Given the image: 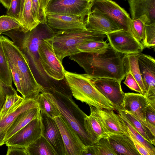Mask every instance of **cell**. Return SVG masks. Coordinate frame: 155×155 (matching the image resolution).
Masks as SVG:
<instances>
[{
	"label": "cell",
	"instance_id": "1",
	"mask_svg": "<svg viewBox=\"0 0 155 155\" xmlns=\"http://www.w3.org/2000/svg\"><path fill=\"white\" fill-rule=\"evenodd\" d=\"M122 54L109 44L104 53L81 52L69 56V58L77 62L92 78H110L121 84L127 72L123 63Z\"/></svg>",
	"mask_w": 155,
	"mask_h": 155
},
{
	"label": "cell",
	"instance_id": "2",
	"mask_svg": "<svg viewBox=\"0 0 155 155\" xmlns=\"http://www.w3.org/2000/svg\"><path fill=\"white\" fill-rule=\"evenodd\" d=\"M54 32L46 24L40 23L30 31L21 27L2 34L9 37L14 45L25 56L33 74L35 71H36L42 79L48 81V76L39 61L38 47L41 40L51 36Z\"/></svg>",
	"mask_w": 155,
	"mask_h": 155
},
{
	"label": "cell",
	"instance_id": "3",
	"mask_svg": "<svg viewBox=\"0 0 155 155\" xmlns=\"http://www.w3.org/2000/svg\"><path fill=\"white\" fill-rule=\"evenodd\" d=\"M0 42L7 61L15 66L20 75L22 97L24 99H36L45 89L36 80L27 58L7 37L1 35Z\"/></svg>",
	"mask_w": 155,
	"mask_h": 155
},
{
	"label": "cell",
	"instance_id": "4",
	"mask_svg": "<svg viewBox=\"0 0 155 155\" xmlns=\"http://www.w3.org/2000/svg\"><path fill=\"white\" fill-rule=\"evenodd\" d=\"M59 112L60 116L78 134L86 146L93 145L84 127V120L87 116L68 95L58 91L43 92Z\"/></svg>",
	"mask_w": 155,
	"mask_h": 155
},
{
	"label": "cell",
	"instance_id": "5",
	"mask_svg": "<svg viewBox=\"0 0 155 155\" xmlns=\"http://www.w3.org/2000/svg\"><path fill=\"white\" fill-rule=\"evenodd\" d=\"M64 77L72 95L77 100L97 109L115 110L113 104L98 90L92 78L86 73L65 70Z\"/></svg>",
	"mask_w": 155,
	"mask_h": 155
},
{
	"label": "cell",
	"instance_id": "6",
	"mask_svg": "<svg viewBox=\"0 0 155 155\" xmlns=\"http://www.w3.org/2000/svg\"><path fill=\"white\" fill-rule=\"evenodd\" d=\"M105 35L92 29H78L57 31L47 38L52 44L55 54L61 62L63 58L78 54L81 43L89 40L104 41Z\"/></svg>",
	"mask_w": 155,
	"mask_h": 155
},
{
	"label": "cell",
	"instance_id": "7",
	"mask_svg": "<svg viewBox=\"0 0 155 155\" xmlns=\"http://www.w3.org/2000/svg\"><path fill=\"white\" fill-rule=\"evenodd\" d=\"M46 38L41 40L39 45L40 64L48 77L56 81L61 80L64 78L65 70L62 63L56 56L52 44Z\"/></svg>",
	"mask_w": 155,
	"mask_h": 155
},
{
	"label": "cell",
	"instance_id": "8",
	"mask_svg": "<svg viewBox=\"0 0 155 155\" xmlns=\"http://www.w3.org/2000/svg\"><path fill=\"white\" fill-rule=\"evenodd\" d=\"M94 4L88 0H50L45 13L85 18L91 11Z\"/></svg>",
	"mask_w": 155,
	"mask_h": 155
},
{
	"label": "cell",
	"instance_id": "9",
	"mask_svg": "<svg viewBox=\"0 0 155 155\" xmlns=\"http://www.w3.org/2000/svg\"><path fill=\"white\" fill-rule=\"evenodd\" d=\"M107 17L123 29L131 33L132 19L123 8L112 0H96L92 7Z\"/></svg>",
	"mask_w": 155,
	"mask_h": 155
},
{
	"label": "cell",
	"instance_id": "10",
	"mask_svg": "<svg viewBox=\"0 0 155 155\" xmlns=\"http://www.w3.org/2000/svg\"><path fill=\"white\" fill-rule=\"evenodd\" d=\"M110 45L124 54L141 52L145 47L130 32L122 29L106 35Z\"/></svg>",
	"mask_w": 155,
	"mask_h": 155
},
{
	"label": "cell",
	"instance_id": "11",
	"mask_svg": "<svg viewBox=\"0 0 155 155\" xmlns=\"http://www.w3.org/2000/svg\"><path fill=\"white\" fill-rule=\"evenodd\" d=\"M138 62L149 104L155 108V60L151 56L138 53Z\"/></svg>",
	"mask_w": 155,
	"mask_h": 155
},
{
	"label": "cell",
	"instance_id": "12",
	"mask_svg": "<svg viewBox=\"0 0 155 155\" xmlns=\"http://www.w3.org/2000/svg\"><path fill=\"white\" fill-rule=\"evenodd\" d=\"M43 125L41 114L33 120L5 142L9 145L26 147L42 135Z\"/></svg>",
	"mask_w": 155,
	"mask_h": 155
},
{
	"label": "cell",
	"instance_id": "13",
	"mask_svg": "<svg viewBox=\"0 0 155 155\" xmlns=\"http://www.w3.org/2000/svg\"><path fill=\"white\" fill-rule=\"evenodd\" d=\"M60 132L64 146L65 155H82L86 146L78 134L60 115L53 119Z\"/></svg>",
	"mask_w": 155,
	"mask_h": 155
},
{
	"label": "cell",
	"instance_id": "14",
	"mask_svg": "<svg viewBox=\"0 0 155 155\" xmlns=\"http://www.w3.org/2000/svg\"><path fill=\"white\" fill-rule=\"evenodd\" d=\"M149 103L145 96L140 93H124L121 111H127L134 116L147 127L153 134H155V126L146 121L144 111Z\"/></svg>",
	"mask_w": 155,
	"mask_h": 155
},
{
	"label": "cell",
	"instance_id": "15",
	"mask_svg": "<svg viewBox=\"0 0 155 155\" xmlns=\"http://www.w3.org/2000/svg\"><path fill=\"white\" fill-rule=\"evenodd\" d=\"M92 82L98 90L114 104L117 111L122 109L124 93L121 84L108 78H92Z\"/></svg>",
	"mask_w": 155,
	"mask_h": 155
},
{
	"label": "cell",
	"instance_id": "16",
	"mask_svg": "<svg viewBox=\"0 0 155 155\" xmlns=\"http://www.w3.org/2000/svg\"><path fill=\"white\" fill-rule=\"evenodd\" d=\"M46 24L52 30L87 29L84 18L75 16L46 13Z\"/></svg>",
	"mask_w": 155,
	"mask_h": 155
},
{
	"label": "cell",
	"instance_id": "17",
	"mask_svg": "<svg viewBox=\"0 0 155 155\" xmlns=\"http://www.w3.org/2000/svg\"><path fill=\"white\" fill-rule=\"evenodd\" d=\"M43 125L42 136L50 144L57 155H65V149L62 136L53 119L41 113Z\"/></svg>",
	"mask_w": 155,
	"mask_h": 155
},
{
	"label": "cell",
	"instance_id": "18",
	"mask_svg": "<svg viewBox=\"0 0 155 155\" xmlns=\"http://www.w3.org/2000/svg\"><path fill=\"white\" fill-rule=\"evenodd\" d=\"M85 22L87 28L105 35L123 29L105 16L92 8L86 16Z\"/></svg>",
	"mask_w": 155,
	"mask_h": 155
},
{
	"label": "cell",
	"instance_id": "19",
	"mask_svg": "<svg viewBox=\"0 0 155 155\" xmlns=\"http://www.w3.org/2000/svg\"><path fill=\"white\" fill-rule=\"evenodd\" d=\"M131 19L143 18L146 24L155 22V0H128Z\"/></svg>",
	"mask_w": 155,
	"mask_h": 155
},
{
	"label": "cell",
	"instance_id": "20",
	"mask_svg": "<svg viewBox=\"0 0 155 155\" xmlns=\"http://www.w3.org/2000/svg\"><path fill=\"white\" fill-rule=\"evenodd\" d=\"M104 130L108 135L124 134L120 126V117L114 110L94 107Z\"/></svg>",
	"mask_w": 155,
	"mask_h": 155
},
{
	"label": "cell",
	"instance_id": "21",
	"mask_svg": "<svg viewBox=\"0 0 155 155\" xmlns=\"http://www.w3.org/2000/svg\"><path fill=\"white\" fill-rule=\"evenodd\" d=\"M90 114L84 120V127L85 130L94 144L100 139L107 137L103 127L98 118L94 107L89 106Z\"/></svg>",
	"mask_w": 155,
	"mask_h": 155
},
{
	"label": "cell",
	"instance_id": "22",
	"mask_svg": "<svg viewBox=\"0 0 155 155\" xmlns=\"http://www.w3.org/2000/svg\"><path fill=\"white\" fill-rule=\"evenodd\" d=\"M108 137L117 155H140L132 140L125 134H110Z\"/></svg>",
	"mask_w": 155,
	"mask_h": 155
},
{
	"label": "cell",
	"instance_id": "23",
	"mask_svg": "<svg viewBox=\"0 0 155 155\" xmlns=\"http://www.w3.org/2000/svg\"><path fill=\"white\" fill-rule=\"evenodd\" d=\"M36 99H24L11 109L3 117L0 118V128L6 132L14 120L21 113L29 109L38 107Z\"/></svg>",
	"mask_w": 155,
	"mask_h": 155
},
{
	"label": "cell",
	"instance_id": "24",
	"mask_svg": "<svg viewBox=\"0 0 155 155\" xmlns=\"http://www.w3.org/2000/svg\"><path fill=\"white\" fill-rule=\"evenodd\" d=\"M41 112L38 107L29 109L21 113L14 120L7 130L5 142L32 120L39 116Z\"/></svg>",
	"mask_w": 155,
	"mask_h": 155
},
{
	"label": "cell",
	"instance_id": "25",
	"mask_svg": "<svg viewBox=\"0 0 155 155\" xmlns=\"http://www.w3.org/2000/svg\"><path fill=\"white\" fill-rule=\"evenodd\" d=\"M138 53L124 54L123 60L127 72H130L139 84L144 96L146 91L143 83L138 62Z\"/></svg>",
	"mask_w": 155,
	"mask_h": 155
},
{
	"label": "cell",
	"instance_id": "26",
	"mask_svg": "<svg viewBox=\"0 0 155 155\" xmlns=\"http://www.w3.org/2000/svg\"><path fill=\"white\" fill-rule=\"evenodd\" d=\"M27 155H57L42 136L26 147Z\"/></svg>",
	"mask_w": 155,
	"mask_h": 155
},
{
	"label": "cell",
	"instance_id": "27",
	"mask_svg": "<svg viewBox=\"0 0 155 155\" xmlns=\"http://www.w3.org/2000/svg\"><path fill=\"white\" fill-rule=\"evenodd\" d=\"M122 111L142 136L147 141L155 146V136L153 134L149 129L130 113L127 111Z\"/></svg>",
	"mask_w": 155,
	"mask_h": 155
},
{
	"label": "cell",
	"instance_id": "28",
	"mask_svg": "<svg viewBox=\"0 0 155 155\" xmlns=\"http://www.w3.org/2000/svg\"><path fill=\"white\" fill-rule=\"evenodd\" d=\"M109 45V44L104 41L91 40L81 43L77 49L80 52L100 53L105 52Z\"/></svg>",
	"mask_w": 155,
	"mask_h": 155
},
{
	"label": "cell",
	"instance_id": "29",
	"mask_svg": "<svg viewBox=\"0 0 155 155\" xmlns=\"http://www.w3.org/2000/svg\"><path fill=\"white\" fill-rule=\"evenodd\" d=\"M36 100L41 113L52 119L60 115L57 109L43 92L38 94Z\"/></svg>",
	"mask_w": 155,
	"mask_h": 155
},
{
	"label": "cell",
	"instance_id": "30",
	"mask_svg": "<svg viewBox=\"0 0 155 155\" xmlns=\"http://www.w3.org/2000/svg\"><path fill=\"white\" fill-rule=\"evenodd\" d=\"M22 25L28 31L36 27L39 23L34 17L32 12V0H25L22 14Z\"/></svg>",
	"mask_w": 155,
	"mask_h": 155
},
{
	"label": "cell",
	"instance_id": "31",
	"mask_svg": "<svg viewBox=\"0 0 155 155\" xmlns=\"http://www.w3.org/2000/svg\"><path fill=\"white\" fill-rule=\"evenodd\" d=\"M0 80L12 86V77L8 63L0 42Z\"/></svg>",
	"mask_w": 155,
	"mask_h": 155
},
{
	"label": "cell",
	"instance_id": "32",
	"mask_svg": "<svg viewBox=\"0 0 155 155\" xmlns=\"http://www.w3.org/2000/svg\"><path fill=\"white\" fill-rule=\"evenodd\" d=\"M117 111L120 116L125 121L130 131L136 139L141 143L152 155H155L154 146L146 140L142 136L127 119L123 111L121 110Z\"/></svg>",
	"mask_w": 155,
	"mask_h": 155
},
{
	"label": "cell",
	"instance_id": "33",
	"mask_svg": "<svg viewBox=\"0 0 155 155\" xmlns=\"http://www.w3.org/2000/svg\"><path fill=\"white\" fill-rule=\"evenodd\" d=\"M144 19L139 18L132 20L130 25L131 34L138 41H143L145 36V24Z\"/></svg>",
	"mask_w": 155,
	"mask_h": 155
},
{
	"label": "cell",
	"instance_id": "34",
	"mask_svg": "<svg viewBox=\"0 0 155 155\" xmlns=\"http://www.w3.org/2000/svg\"><path fill=\"white\" fill-rule=\"evenodd\" d=\"M96 155H117L113 150L108 137H103L93 144Z\"/></svg>",
	"mask_w": 155,
	"mask_h": 155
},
{
	"label": "cell",
	"instance_id": "35",
	"mask_svg": "<svg viewBox=\"0 0 155 155\" xmlns=\"http://www.w3.org/2000/svg\"><path fill=\"white\" fill-rule=\"evenodd\" d=\"M120 124L121 128L124 134L128 136L133 143L135 148L141 155H152L145 147L130 132L126 123L120 116Z\"/></svg>",
	"mask_w": 155,
	"mask_h": 155
},
{
	"label": "cell",
	"instance_id": "36",
	"mask_svg": "<svg viewBox=\"0 0 155 155\" xmlns=\"http://www.w3.org/2000/svg\"><path fill=\"white\" fill-rule=\"evenodd\" d=\"M21 27L22 26L20 21L13 17L8 15L0 16V36L4 32Z\"/></svg>",
	"mask_w": 155,
	"mask_h": 155
},
{
	"label": "cell",
	"instance_id": "37",
	"mask_svg": "<svg viewBox=\"0 0 155 155\" xmlns=\"http://www.w3.org/2000/svg\"><path fill=\"white\" fill-rule=\"evenodd\" d=\"M24 100L18 94L13 95H7L5 102L0 110V118L5 115L12 108Z\"/></svg>",
	"mask_w": 155,
	"mask_h": 155
},
{
	"label": "cell",
	"instance_id": "38",
	"mask_svg": "<svg viewBox=\"0 0 155 155\" xmlns=\"http://www.w3.org/2000/svg\"><path fill=\"white\" fill-rule=\"evenodd\" d=\"M145 36L143 41L145 48H149L155 45V22L145 24Z\"/></svg>",
	"mask_w": 155,
	"mask_h": 155
},
{
	"label": "cell",
	"instance_id": "39",
	"mask_svg": "<svg viewBox=\"0 0 155 155\" xmlns=\"http://www.w3.org/2000/svg\"><path fill=\"white\" fill-rule=\"evenodd\" d=\"M17 93L12 86L5 84L0 80V109L4 104L7 95H13Z\"/></svg>",
	"mask_w": 155,
	"mask_h": 155
},
{
	"label": "cell",
	"instance_id": "40",
	"mask_svg": "<svg viewBox=\"0 0 155 155\" xmlns=\"http://www.w3.org/2000/svg\"><path fill=\"white\" fill-rule=\"evenodd\" d=\"M21 3V0H11L9 8L6 12L7 15L20 21Z\"/></svg>",
	"mask_w": 155,
	"mask_h": 155
},
{
	"label": "cell",
	"instance_id": "41",
	"mask_svg": "<svg viewBox=\"0 0 155 155\" xmlns=\"http://www.w3.org/2000/svg\"><path fill=\"white\" fill-rule=\"evenodd\" d=\"M125 77V81L123 83L131 90L143 94L139 84L131 74L127 71Z\"/></svg>",
	"mask_w": 155,
	"mask_h": 155
},
{
	"label": "cell",
	"instance_id": "42",
	"mask_svg": "<svg viewBox=\"0 0 155 155\" xmlns=\"http://www.w3.org/2000/svg\"><path fill=\"white\" fill-rule=\"evenodd\" d=\"M8 62L14 84L16 87L17 91L21 94L22 88L20 75L15 66L10 62L8 61Z\"/></svg>",
	"mask_w": 155,
	"mask_h": 155
},
{
	"label": "cell",
	"instance_id": "43",
	"mask_svg": "<svg viewBox=\"0 0 155 155\" xmlns=\"http://www.w3.org/2000/svg\"><path fill=\"white\" fill-rule=\"evenodd\" d=\"M144 116L146 121L155 126V108L149 104L145 108Z\"/></svg>",
	"mask_w": 155,
	"mask_h": 155
},
{
	"label": "cell",
	"instance_id": "44",
	"mask_svg": "<svg viewBox=\"0 0 155 155\" xmlns=\"http://www.w3.org/2000/svg\"><path fill=\"white\" fill-rule=\"evenodd\" d=\"M7 147L6 155H27L25 147L12 145Z\"/></svg>",
	"mask_w": 155,
	"mask_h": 155
},
{
	"label": "cell",
	"instance_id": "45",
	"mask_svg": "<svg viewBox=\"0 0 155 155\" xmlns=\"http://www.w3.org/2000/svg\"><path fill=\"white\" fill-rule=\"evenodd\" d=\"M32 12L35 20L39 23H42L40 9L39 0H32Z\"/></svg>",
	"mask_w": 155,
	"mask_h": 155
},
{
	"label": "cell",
	"instance_id": "46",
	"mask_svg": "<svg viewBox=\"0 0 155 155\" xmlns=\"http://www.w3.org/2000/svg\"><path fill=\"white\" fill-rule=\"evenodd\" d=\"M50 0H39L40 9L42 23L46 24L45 9Z\"/></svg>",
	"mask_w": 155,
	"mask_h": 155
},
{
	"label": "cell",
	"instance_id": "47",
	"mask_svg": "<svg viewBox=\"0 0 155 155\" xmlns=\"http://www.w3.org/2000/svg\"><path fill=\"white\" fill-rule=\"evenodd\" d=\"M96 155V153L93 145L86 146L85 151L82 155Z\"/></svg>",
	"mask_w": 155,
	"mask_h": 155
},
{
	"label": "cell",
	"instance_id": "48",
	"mask_svg": "<svg viewBox=\"0 0 155 155\" xmlns=\"http://www.w3.org/2000/svg\"><path fill=\"white\" fill-rule=\"evenodd\" d=\"M6 131L0 128V146L5 144V137Z\"/></svg>",
	"mask_w": 155,
	"mask_h": 155
},
{
	"label": "cell",
	"instance_id": "49",
	"mask_svg": "<svg viewBox=\"0 0 155 155\" xmlns=\"http://www.w3.org/2000/svg\"><path fill=\"white\" fill-rule=\"evenodd\" d=\"M11 1V0H0V2L8 10L9 8Z\"/></svg>",
	"mask_w": 155,
	"mask_h": 155
},
{
	"label": "cell",
	"instance_id": "50",
	"mask_svg": "<svg viewBox=\"0 0 155 155\" xmlns=\"http://www.w3.org/2000/svg\"><path fill=\"white\" fill-rule=\"evenodd\" d=\"M25 0H21V9L20 11V21L21 22V25L22 20V14L24 6Z\"/></svg>",
	"mask_w": 155,
	"mask_h": 155
},
{
	"label": "cell",
	"instance_id": "51",
	"mask_svg": "<svg viewBox=\"0 0 155 155\" xmlns=\"http://www.w3.org/2000/svg\"><path fill=\"white\" fill-rule=\"evenodd\" d=\"M96 0H91V2H94V1H96Z\"/></svg>",
	"mask_w": 155,
	"mask_h": 155
},
{
	"label": "cell",
	"instance_id": "52",
	"mask_svg": "<svg viewBox=\"0 0 155 155\" xmlns=\"http://www.w3.org/2000/svg\"><path fill=\"white\" fill-rule=\"evenodd\" d=\"M89 0V1H91V0Z\"/></svg>",
	"mask_w": 155,
	"mask_h": 155
},
{
	"label": "cell",
	"instance_id": "53",
	"mask_svg": "<svg viewBox=\"0 0 155 155\" xmlns=\"http://www.w3.org/2000/svg\"></svg>",
	"mask_w": 155,
	"mask_h": 155
}]
</instances>
